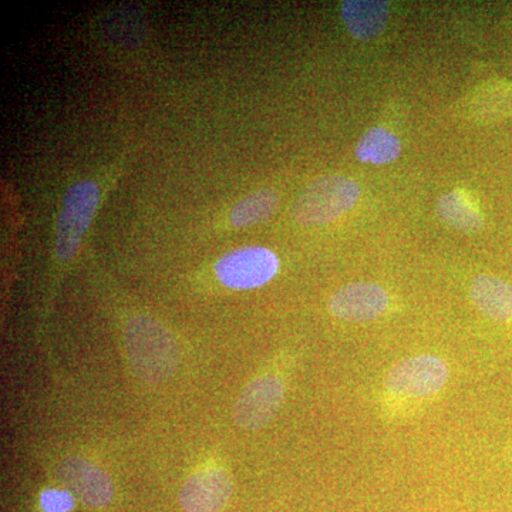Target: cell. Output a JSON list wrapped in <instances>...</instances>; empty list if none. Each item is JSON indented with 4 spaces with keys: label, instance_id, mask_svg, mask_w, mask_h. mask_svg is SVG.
I'll return each mask as SVG.
<instances>
[{
    "label": "cell",
    "instance_id": "6da1fadb",
    "mask_svg": "<svg viewBox=\"0 0 512 512\" xmlns=\"http://www.w3.org/2000/svg\"><path fill=\"white\" fill-rule=\"evenodd\" d=\"M447 363L436 355H416L396 363L384 379L379 406L386 420L416 416L446 389Z\"/></svg>",
    "mask_w": 512,
    "mask_h": 512
},
{
    "label": "cell",
    "instance_id": "7a4b0ae2",
    "mask_svg": "<svg viewBox=\"0 0 512 512\" xmlns=\"http://www.w3.org/2000/svg\"><path fill=\"white\" fill-rule=\"evenodd\" d=\"M124 343L134 373L146 383L167 382L180 365L173 333L157 320L136 316L127 323Z\"/></svg>",
    "mask_w": 512,
    "mask_h": 512
},
{
    "label": "cell",
    "instance_id": "3957f363",
    "mask_svg": "<svg viewBox=\"0 0 512 512\" xmlns=\"http://www.w3.org/2000/svg\"><path fill=\"white\" fill-rule=\"evenodd\" d=\"M360 185L345 175H326L303 188L292 205L296 222L308 227L330 224L359 202Z\"/></svg>",
    "mask_w": 512,
    "mask_h": 512
},
{
    "label": "cell",
    "instance_id": "277c9868",
    "mask_svg": "<svg viewBox=\"0 0 512 512\" xmlns=\"http://www.w3.org/2000/svg\"><path fill=\"white\" fill-rule=\"evenodd\" d=\"M99 204L100 188L93 181H80L64 195L56 225V254L59 259L70 261L77 254Z\"/></svg>",
    "mask_w": 512,
    "mask_h": 512
},
{
    "label": "cell",
    "instance_id": "5b68a950",
    "mask_svg": "<svg viewBox=\"0 0 512 512\" xmlns=\"http://www.w3.org/2000/svg\"><path fill=\"white\" fill-rule=\"evenodd\" d=\"M278 271V256L264 247L237 249L222 256L215 265L222 284L238 291L261 288L271 282Z\"/></svg>",
    "mask_w": 512,
    "mask_h": 512
},
{
    "label": "cell",
    "instance_id": "8992f818",
    "mask_svg": "<svg viewBox=\"0 0 512 512\" xmlns=\"http://www.w3.org/2000/svg\"><path fill=\"white\" fill-rule=\"evenodd\" d=\"M285 380L274 373L256 377L239 394L234 419L241 429L254 431L269 423L284 404Z\"/></svg>",
    "mask_w": 512,
    "mask_h": 512
},
{
    "label": "cell",
    "instance_id": "52a82bcc",
    "mask_svg": "<svg viewBox=\"0 0 512 512\" xmlns=\"http://www.w3.org/2000/svg\"><path fill=\"white\" fill-rule=\"evenodd\" d=\"M57 478L84 505L103 508L114 495L113 481L106 471L82 457H67L57 468Z\"/></svg>",
    "mask_w": 512,
    "mask_h": 512
},
{
    "label": "cell",
    "instance_id": "ba28073f",
    "mask_svg": "<svg viewBox=\"0 0 512 512\" xmlns=\"http://www.w3.org/2000/svg\"><path fill=\"white\" fill-rule=\"evenodd\" d=\"M390 296L386 289L372 282H355L333 293L329 311L345 322H369L389 311Z\"/></svg>",
    "mask_w": 512,
    "mask_h": 512
},
{
    "label": "cell",
    "instance_id": "9c48e42d",
    "mask_svg": "<svg viewBox=\"0 0 512 512\" xmlns=\"http://www.w3.org/2000/svg\"><path fill=\"white\" fill-rule=\"evenodd\" d=\"M231 477L221 468H205L192 474L180 491L185 512H221L231 500Z\"/></svg>",
    "mask_w": 512,
    "mask_h": 512
},
{
    "label": "cell",
    "instance_id": "30bf717a",
    "mask_svg": "<svg viewBox=\"0 0 512 512\" xmlns=\"http://www.w3.org/2000/svg\"><path fill=\"white\" fill-rule=\"evenodd\" d=\"M471 301L487 318L512 323V284L493 275H478L470 286Z\"/></svg>",
    "mask_w": 512,
    "mask_h": 512
},
{
    "label": "cell",
    "instance_id": "8fae6325",
    "mask_svg": "<svg viewBox=\"0 0 512 512\" xmlns=\"http://www.w3.org/2000/svg\"><path fill=\"white\" fill-rule=\"evenodd\" d=\"M390 16L389 2L348 0L342 3V18L350 35L357 40H372L382 35Z\"/></svg>",
    "mask_w": 512,
    "mask_h": 512
},
{
    "label": "cell",
    "instance_id": "7c38bea8",
    "mask_svg": "<svg viewBox=\"0 0 512 512\" xmlns=\"http://www.w3.org/2000/svg\"><path fill=\"white\" fill-rule=\"evenodd\" d=\"M437 210L441 220L457 231L476 232L483 227V215L466 192L454 190L440 198Z\"/></svg>",
    "mask_w": 512,
    "mask_h": 512
},
{
    "label": "cell",
    "instance_id": "4fadbf2b",
    "mask_svg": "<svg viewBox=\"0 0 512 512\" xmlns=\"http://www.w3.org/2000/svg\"><path fill=\"white\" fill-rule=\"evenodd\" d=\"M279 195L271 188L252 192L235 205L231 212V224L235 228H247L261 224L278 210Z\"/></svg>",
    "mask_w": 512,
    "mask_h": 512
},
{
    "label": "cell",
    "instance_id": "5bb4252c",
    "mask_svg": "<svg viewBox=\"0 0 512 512\" xmlns=\"http://www.w3.org/2000/svg\"><path fill=\"white\" fill-rule=\"evenodd\" d=\"M402 153L399 137L384 127L367 131L356 147V156L362 163L384 165L392 163Z\"/></svg>",
    "mask_w": 512,
    "mask_h": 512
},
{
    "label": "cell",
    "instance_id": "9a60e30c",
    "mask_svg": "<svg viewBox=\"0 0 512 512\" xmlns=\"http://www.w3.org/2000/svg\"><path fill=\"white\" fill-rule=\"evenodd\" d=\"M72 507L73 497L67 491L47 490L42 494V508L45 512H69Z\"/></svg>",
    "mask_w": 512,
    "mask_h": 512
}]
</instances>
